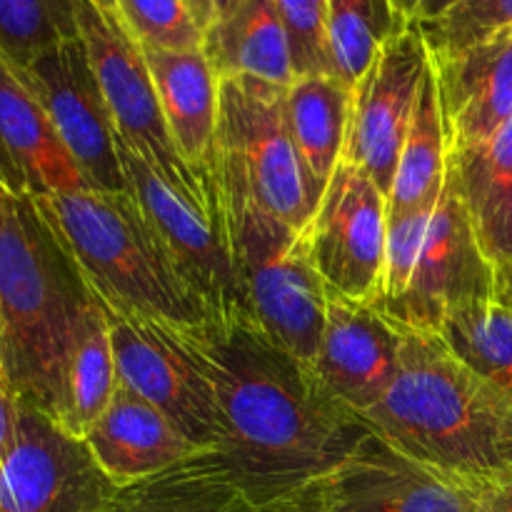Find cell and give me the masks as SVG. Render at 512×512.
Listing matches in <instances>:
<instances>
[{"instance_id": "27", "label": "cell", "mask_w": 512, "mask_h": 512, "mask_svg": "<svg viewBox=\"0 0 512 512\" xmlns=\"http://www.w3.org/2000/svg\"><path fill=\"white\" fill-rule=\"evenodd\" d=\"M413 20L395 0H328V43L333 73L355 88L375 55Z\"/></svg>"}, {"instance_id": "19", "label": "cell", "mask_w": 512, "mask_h": 512, "mask_svg": "<svg viewBox=\"0 0 512 512\" xmlns=\"http://www.w3.org/2000/svg\"><path fill=\"white\" fill-rule=\"evenodd\" d=\"M0 163L15 193L53 195L95 190L75 165L40 100L18 70L0 58Z\"/></svg>"}, {"instance_id": "35", "label": "cell", "mask_w": 512, "mask_h": 512, "mask_svg": "<svg viewBox=\"0 0 512 512\" xmlns=\"http://www.w3.org/2000/svg\"><path fill=\"white\" fill-rule=\"evenodd\" d=\"M473 512H512V470L480 485Z\"/></svg>"}, {"instance_id": "37", "label": "cell", "mask_w": 512, "mask_h": 512, "mask_svg": "<svg viewBox=\"0 0 512 512\" xmlns=\"http://www.w3.org/2000/svg\"><path fill=\"white\" fill-rule=\"evenodd\" d=\"M458 3H463V0H418V8H415L413 20L415 23H430V20H438L440 15L453 10Z\"/></svg>"}, {"instance_id": "34", "label": "cell", "mask_w": 512, "mask_h": 512, "mask_svg": "<svg viewBox=\"0 0 512 512\" xmlns=\"http://www.w3.org/2000/svg\"><path fill=\"white\" fill-rule=\"evenodd\" d=\"M18 403L20 400L8 375L0 368V465H3L8 450L13 448L15 433H18Z\"/></svg>"}, {"instance_id": "38", "label": "cell", "mask_w": 512, "mask_h": 512, "mask_svg": "<svg viewBox=\"0 0 512 512\" xmlns=\"http://www.w3.org/2000/svg\"><path fill=\"white\" fill-rule=\"evenodd\" d=\"M495 300L512 310V265L495 273Z\"/></svg>"}, {"instance_id": "15", "label": "cell", "mask_w": 512, "mask_h": 512, "mask_svg": "<svg viewBox=\"0 0 512 512\" xmlns=\"http://www.w3.org/2000/svg\"><path fill=\"white\" fill-rule=\"evenodd\" d=\"M40 100L60 140L95 190H128L115 130L80 38L65 40L18 70Z\"/></svg>"}, {"instance_id": "4", "label": "cell", "mask_w": 512, "mask_h": 512, "mask_svg": "<svg viewBox=\"0 0 512 512\" xmlns=\"http://www.w3.org/2000/svg\"><path fill=\"white\" fill-rule=\"evenodd\" d=\"M95 298L170 328L210 318L178 260L128 190L30 195Z\"/></svg>"}, {"instance_id": "8", "label": "cell", "mask_w": 512, "mask_h": 512, "mask_svg": "<svg viewBox=\"0 0 512 512\" xmlns=\"http://www.w3.org/2000/svg\"><path fill=\"white\" fill-rule=\"evenodd\" d=\"M115 490L85 440L20 400L15 443L0 465V512H108Z\"/></svg>"}, {"instance_id": "3", "label": "cell", "mask_w": 512, "mask_h": 512, "mask_svg": "<svg viewBox=\"0 0 512 512\" xmlns=\"http://www.w3.org/2000/svg\"><path fill=\"white\" fill-rule=\"evenodd\" d=\"M88 285L28 193L0 183V368L20 400L53 418Z\"/></svg>"}, {"instance_id": "21", "label": "cell", "mask_w": 512, "mask_h": 512, "mask_svg": "<svg viewBox=\"0 0 512 512\" xmlns=\"http://www.w3.org/2000/svg\"><path fill=\"white\" fill-rule=\"evenodd\" d=\"M170 138L190 170L215 188L213 153L220 78L203 50L143 48Z\"/></svg>"}, {"instance_id": "9", "label": "cell", "mask_w": 512, "mask_h": 512, "mask_svg": "<svg viewBox=\"0 0 512 512\" xmlns=\"http://www.w3.org/2000/svg\"><path fill=\"white\" fill-rule=\"evenodd\" d=\"M95 300L108 320L118 385L168 415L198 448L223 450V425L213 390L170 325Z\"/></svg>"}, {"instance_id": "29", "label": "cell", "mask_w": 512, "mask_h": 512, "mask_svg": "<svg viewBox=\"0 0 512 512\" xmlns=\"http://www.w3.org/2000/svg\"><path fill=\"white\" fill-rule=\"evenodd\" d=\"M73 38L75 0H0V58L15 70Z\"/></svg>"}, {"instance_id": "20", "label": "cell", "mask_w": 512, "mask_h": 512, "mask_svg": "<svg viewBox=\"0 0 512 512\" xmlns=\"http://www.w3.org/2000/svg\"><path fill=\"white\" fill-rule=\"evenodd\" d=\"M83 440L118 488L203 453L168 415L123 385Z\"/></svg>"}, {"instance_id": "41", "label": "cell", "mask_w": 512, "mask_h": 512, "mask_svg": "<svg viewBox=\"0 0 512 512\" xmlns=\"http://www.w3.org/2000/svg\"><path fill=\"white\" fill-rule=\"evenodd\" d=\"M0 183H5V173H3V163H0Z\"/></svg>"}, {"instance_id": "7", "label": "cell", "mask_w": 512, "mask_h": 512, "mask_svg": "<svg viewBox=\"0 0 512 512\" xmlns=\"http://www.w3.org/2000/svg\"><path fill=\"white\" fill-rule=\"evenodd\" d=\"M75 23L115 135L153 165L168 183L215 208L218 193L185 165L170 138L143 45L125 28L118 10L95 0H75Z\"/></svg>"}, {"instance_id": "31", "label": "cell", "mask_w": 512, "mask_h": 512, "mask_svg": "<svg viewBox=\"0 0 512 512\" xmlns=\"http://www.w3.org/2000/svg\"><path fill=\"white\" fill-rule=\"evenodd\" d=\"M418 25L430 55L458 53L512 28V0H463L438 20Z\"/></svg>"}, {"instance_id": "40", "label": "cell", "mask_w": 512, "mask_h": 512, "mask_svg": "<svg viewBox=\"0 0 512 512\" xmlns=\"http://www.w3.org/2000/svg\"><path fill=\"white\" fill-rule=\"evenodd\" d=\"M95 3L105 5V8H110V10H115V0H95Z\"/></svg>"}, {"instance_id": "28", "label": "cell", "mask_w": 512, "mask_h": 512, "mask_svg": "<svg viewBox=\"0 0 512 512\" xmlns=\"http://www.w3.org/2000/svg\"><path fill=\"white\" fill-rule=\"evenodd\" d=\"M448 348L470 370L512 403V310L498 300L463 305L438 330Z\"/></svg>"}, {"instance_id": "36", "label": "cell", "mask_w": 512, "mask_h": 512, "mask_svg": "<svg viewBox=\"0 0 512 512\" xmlns=\"http://www.w3.org/2000/svg\"><path fill=\"white\" fill-rule=\"evenodd\" d=\"M230 0H188V8L190 13L195 15V20H198V25L205 30L213 25V20L218 18L220 13L225 10V5H228Z\"/></svg>"}, {"instance_id": "17", "label": "cell", "mask_w": 512, "mask_h": 512, "mask_svg": "<svg viewBox=\"0 0 512 512\" xmlns=\"http://www.w3.org/2000/svg\"><path fill=\"white\" fill-rule=\"evenodd\" d=\"M108 512H315V488L273 495L220 450H203L160 473L120 485Z\"/></svg>"}, {"instance_id": "1", "label": "cell", "mask_w": 512, "mask_h": 512, "mask_svg": "<svg viewBox=\"0 0 512 512\" xmlns=\"http://www.w3.org/2000/svg\"><path fill=\"white\" fill-rule=\"evenodd\" d=\"M170 330L213 390L223 425L220 453L268 493H308L370 433L315 370L280 348L245 310Z\"/></svg>"}, {"instance_id": "2", "label": "cell", "mask_w": 512, "mask_h": 512, "mask_svg": "<svg viewBox=\"0 0 512 512\" xmlns=\"http://www.w3.org/2000/svg\"><path fill=\"white\" fill-rule=\"evenodd\" d=\"M400 330V370L385 398L363 415L368 428L418 463L468 483L510 473V400L438 333Z\"/></svg>"}, {"instance_id": "12", "label": "cell", "mask_w": 512, "mask_h": 512, "mask_svg": "<svg viewBox=\"0 0 512 512\" xmlns=\"http://www.w3.org/2000/svg\"><path fill=\"white\" fill-rule=\"evenodd\" d=\"M428 68V45L413 20L380 48L368 73L353 88L340 160L358 165L385 195L393 188Z\"/></svg>"}, {"instance_id": "11", "label": "cell", "mask_w": 512, "mask_h": 512, "mask_svg": "<svg viewBox=\"0 0 512 512\" xmlns=\"http://www.w3.org/2000/svg\"><path fill=\"white\" fill-rule=\"evenodd\" d=\"M388 233V195L340 160L310 223L300 230L305 253L330 293L368 300L378 295Z\"/></svg>"}, {"instance_id": "6", "label": "cell", "mask_w": 512, "mask_h": 512, "mask_svg": "<svg viewBox=\"0 0 512 512\" xmlns=\"http://www.w3.org/2000/svg\"><path fill=\"white\" fill-rule=\"evenodd\" d=\"M243 308L275 343L313 370L325 328L328 288L305 253L300 230L218 198Z\"/></svg>"}, {"instance_id": "10", "label": "cell", "mask_w": 512, "mask_h": 512, "mask_svg": "<svg viewBox=\"0 0 512 512\" xmlns=\"http://www.w3.org/2000/svg\"><path fill=\"white\" fill-rule=\"evenodd\" d=\"M125 188L158 230L210 315L245 310L220 205L200 203L175 188L115 135Z\"/></svg>"}, {"instance_id": "18", "label": "cell", "mask_w": 512, "mask_h": 512, "mask_svg": "<svg viewBox=\"0 0 512 512\" xmlns=\"http://www.w3.org/2000/svg\"><path fill=\"white\" fill-rule=\"evenodd\" d=\"M448 153L485 143L512 118V28L430 55Z\"/></svg>"}, {"instance_id": "39", "label": "cell", "mask_w": 512, "mask_h": 512, "mask_svg": "<svg viewBox=\"0 0 512 512\" xmlns=\"http://www.w3.org/2000/svg\"><path fill=\"white\" fill-rule=\"evenodd\" d=\"M395 5L400 8V13L405 15L408 20H413L415 15V8H418V0H395Z\"/></svg>"}, {"instance_id": "13", "label": "cell", "mask_w": 512, "mask_h": 512, "mask_svg": "<svg viewBox=\"0 0 512 512\" xmlns=\"http://www.w3.org/2000/svg\"><path fill=\"white\" fill-rule=\"evenodd\" d=\"M480 485L418 463L370 430L315 483V512H473Z\"/></svg>"}, {"instance_id": "23", "label": "cell", "mask_w": 512, "mask_h": 512, "mask_svg": "<svg viewBox=\"0 0 512 512\" xmlns=\"http://www.w3.org/2000/svg\"><path fill=\"white\" fill-rule=\"evenodd\" d=\"M480 248L495 273L512 265V118L490 140L448 153Z\"/></svg>"}, {"instance_id": "14", "label": "cell", "mask_w": 512, "mask_h": 512, "mask_svg": "<svg viewBox=\"0 0 512 512\" xmlns=\"http://www.w3.org/2000/svg\"><path fill=\"white\" fill-rule=\"evenodd\" d=\"M495 298V268L480 248L473 220L448 168L443 198L408 290L390 303H375L395 325L438 333L463 305Z\"/></svg>"}, {"instance_id": "5", "label": "cell", "mask_w": 512, "mask_h": 512, "mask_svg": "<svg viewBox=\"0 0 512 512\" xmlns=\"http://www.w3.org/2000/svg\"><path fill=\"white\" fill-rule=\"evenodd\" d=\"M285 93L258 78H220L213 183L218 198L303 230L320 193L290 133Z\"/></svg>"}, {"instance_id": "22", "label": "cell", "mask_w": 512, "mask_h": 512, "mask_svg": "<svg viewBox=\"0 0 512 512\" xmlns=\"http://www.w3.org/2000/svg\"><path fill=\"white\" fill-rule=\"evenodd\" d=\"M203 53L218 78H258L285 88L295 80L275 0H230L205 30Z\"/></svg>"}, {"instance_id": "16", "label": "cell", "mask_w": 512, "mask_h": 512, "mask_svg": "<svg viewBox=\"0 0 512 512\" xmlns=\"http://www.w3.org/2000/svg\"><path fill=\"white\" fill-rule=\"evenodd\" d=\"M400 355L403 330L378 305L328 290L313 370L335 400L363 418L393 385Z\"/></svg>"}, {"instance_id": "24", "label": "cell", "mask_w": 512, "mask_h": 512, "mask_svg": "<svg viewBox=\"0 0 512 512\" xmlns=\"http://www.w3.org/2000/svg\"><path fill=\"white\" fill-rule=\"evenodd\" d=\"M350 98L353 88L335 75H300L285 93L290 133L320 198L343 158Z\"/></svg>"}, {"instance_id": "30", "label": "cell", "mask_w": 512, "mask_h": 512, "mask_svg": "<svg viewBox=\"0 0 512 512\" xmlns=\"http://www.w3.org/2000/svg\"><path fill=\"white\" fill-rule=\"evenodd\" d=\"M115 10L143 48L203 50L205 33L188 0H115Z\"/></svg>"}, {"instance_id": "33", "label": "cell", "mask_w": 512, "mask_h": 512, "mask_svg": "<svg viewBox=\"0 0 512 512\" xmlns=\"http://www.w3.org/2000/svg\"><path fill=\"white\" fill-rule=\"evenodd\" d=\"M275 5L288 35L295 78L335 75L328 43V0H275Z\"/></svg>"}, {"instance_id": "25", "label": "cell", "mask_w": 512, "mask_h": 512, "mask_svg": "<svg viewBox=\"0 0 512 512\" xmlns=\"http://www.w3.org/2000/svg\"><path fill=\"white\" fill-rule=\"evenodd\" d=\"M115 390H118V370H115L108 320L98 300L93 298L65 365L53 420L70 435L83 440L100 415L108 410Z\"/></svg>"}, {"instance_id": "32", "label": "cell", "mask_w": 512, "mask_h": 512, "mask_svg": "<svg viewBox=\"0 0 512 512\" xmlns=\"http://www.w3.org/2000/svg\"><path fill=\"white\" fill-rule=\"evenodd\" d=\"M435 208L438 205H420V208H410L405 213L388 215L383 273H380L378 295L373 303H390L408 290L415 265H418L425 240H428Z\"/></svg>"}, {"instance_id": "26", "label": "cell", "mask_w": 512, "mask_h": 512, "mask_svg": "<svg viewBox=\"0 0 512 512\" xmlns=\"http://www.w3.org/2000/svg\"><path fill=\"white\" fill-rule=\"evenodd\" d=\"M448 180V143L438 105L433 68L420 88L418 108L400 153L393 188L388 193V215L405 213L420 205H438Z\"/></svg>"}]
</instances>
